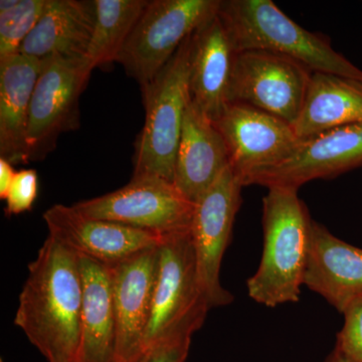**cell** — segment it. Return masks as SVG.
<instances>
[{"mask_svg":"<svg viewBox=\"0 0 362 362\" xmlns=\"http://www.w3.org/2000/svg\"><path fill=\"white\" fill-rule=\"evenodd\" d=\"M235 47L218 13L192 35L189 84L192 103L216 121L228 104Z\"/></svg>","mask_w":362,"mask_h":362,"instance_id":"obj_15","label":"cell"},{"mask_svg":"<svg viewBox=\"0 0 362 362\" xmlns=\"http://www.w3.org/2000/svg\"><path fill=\"white\" fill-rule=\"evenodd\" d=\"M211 307L201 289L190 230L166 235L158 247V271L143 349L192 337Z\"/></svg>","mask_w":362,"mask_h":362,"instance_id":"obj_5","label":"cell"},{"mask_svg":"<svg viewBox=\"0 0 362 362\" xmlns=\"http://www.w3.org/2000/svg\"><path fill=\"white\" fill-rule=\"evenodd\" d=\"M243 187L242 181L228 166L194 204L190 235L199 285L211 308L226 306L233 300L232 293L221 285L220 273L242 202Z\"/></svg>","mask_w":362,"mask_h":362,"instance_id":"obj_10","label":"cell"},{"mask_svg":"<svg viewBox=\"0 0 362 362\" xmlns=\"http://www.w3.org/2000/svg\"><path fill=\"white\" fill-rule=\"evenodd\" d=\"M73 206L87 218L162 235L189 232L194 211L173 182L151 175L133 176L125 187Z\"/></svg>","mask_w":362,"mask_h":362,"instance_id":"obj_7","label":"cell"},{"mask_svg":"<svg viewBox=\"0 0 362 362\" xmlns=\"http://www.w3.org/2000/svg\"><path fill=\"white\" fill-rule=\"evenodd\" d=\"M192 337L175 338L154 343L143 349L133 362H185L189 354Z\"/></svg>","mask_w":362,"mask_h":362,"instance_id":"obj_26","label":"cell"},{"mask_svg":"<svg viewBox=\"0 0 362 362\" xmlns=\"http://www.w3.org/2000/svg\"><path fill=\"white\" fill-rule=\"evenodd\" d=\"M362 166V122L301 140L294 153L275 168L252 176L246 185L299 189L305 183Z\"/></svg>","mask_w":362,"mask_h":362,"instance_id":"obj_12","label":"cell"},{"mask_svg":"<svg viewBox=\"0 0 362 362\" xmlns=\"http://www.w3.org/2000/svg\"><path fill=\"white\" fill-rule=\"evenodd\" d=\"M44 220L49 235L64 246L78 256L107 265L157 247L166 237L114 221L87 218L73 206L64 204L49 207Z\"/></svg>","mask_w":362,"mask_h":362,"instance_id":"obj_13","label":"cell"},{"mask_svg":"<svg viewBox=\"0 0 362 362\" xmlns=\"http://www.w3.org/2000/svg\"><path fill=\"white\" fill-rule=\"evenodd\" d=\"M313 71L275 52H238L233 63L228 103L249 105L294 126Z\"/></svg>","mask_w":362,"mask_h":362,"instance_id":"obj_9","label":"cell"},{"mask_svg":"<svg viewBox=\"0 0 362 362\" xmlns=\"http://www.w3.org/2000/svg\"><path fill=\"white\" fill-rule=\"evenodd\" d=\"M228 166V152L220 131L190 102L183 119L173 185L195 204Z\"/></svg>","mask_w":362,"mask_h":362,"instance_id":"obj_16","label":"cell"},{"mask_svg":"<svg viewBox=\"0 0 362 362\" xmlns=\"http://www.w3.org/2000/svg\"><path fill=\"white\" fill-rule=\"evenodd\" d=\"M326 362H349L346 361L344 356L340 354L339 351L337 349H334L332 352H331L330 356L327 357L326 359Z\"/></svg>","mask_w":362,"mask_h":362,"instance_id":"obj_28","label":"cell"},{"mask_svg":"<svg viewBox=\"0 0 362 362\" xmlns=\"http://www.w3.org/2000/svg\"><path fill=\"white\" fill-rule=\"evenodd\" d=\"M39 194V178L33 169L16 171L6 199V216H16L30 211Z\"/></svg>","mask_w":362,"mask_h":362,"instance_id":"obj_25","label":"cell"},{"mask_svg":"<svg viewBox=\"0 0 362 362\" xmlns=\"http://www.w3.org/2000/svg\"><path fill=\"white\" fill-rule=\"evenodd\" d=\"M158 247L109 264L116 319V362H133L142 352L158 271Z\"/></svg>","mask_w":362,"mask_h":362,"instance_id":"obj_14","label":"cell"},{"mask_svg":"<svg viewBox=\"0 0 362 362\" xmlns=\"http://www.w3.org/2000/svg\"><path fill=\"white\" fill-rule=\"evenodd\" d=\"M268 189L263 199V254L258 270L247 280V289L254 301L272 308L299 301L313 220L298 189Z\"/></svg>","mask_w":362,"mask_h":362,"instance_id":"obj_2","label":"cell"},{"mask_svg":"<svg viewBox=\"0 0 362 362\" xmlns=\"http://www.w3.org/2000/svg\"><path fill=\"white\" fill-rule=\"evenodd\" d=\"M304 285L322 296L340 313L362 294V249L338 239L312 221Z\"/></svg>","mask_w":362,"mask_h":362,"instance_id":"obj_17","label":"cell"},{"mask_svg":"<svg viewBox=\"0 0 362 362\" xmlns=\"http://www.w3.org/2000/svg\"><path fill=\"white\" fill-rule=\"evenodd\" d=\"M47 0L0 1V59L18 54L47 7Z\"/></svg>","mask_w":362,"mask_h":362,"instance_id":"obj_23","label":"cell"},{"mask_svg":"<svg viewBox=\"0 0 362 362\" xmlns=\"http://www.w3.org/2000/svg\"><path fill=\"white\" fill-rule=\"evenodd\" d=\"M83 279L75 252L49 235L28 266L14 324L49 362H78Z\"/></svg>","mask_w":362,"mask_h":362,"instance_id":"obj_1","label":"cell"},{"mask_svg":"<svg viewBox=\"0 0 362 362\" xmlns=\"http://www.w3.org/2000/svg\"><path fill=\"white\" fill-rule=\"evenodd\" d=\"M148 0H95L96 20L86 61L94 71L117 62Z\"/></svg>","mask_w":362,"mask_h":362,"instance_id":"obj_22","label":"cell"},{"mask_svg":"<svg viewBox=\"0 0 362 362\" xmlns=\"http://www.w3.org/2000/svg\"><path fill=\"white\" fill-rule=\"evenodd\" d=\"M92 71L86 59H42L28 115V161L42 160L56 148L59 136L78 129V102Z\"/></svg>","mask_w":362,"mask_h":362,"instance_id":"obj_8","label":"cell"},{"mask_svg":"<svg viewBox=\"0 0 362 362\" xmlns=\"http://www.w3.org/2000/svg\"><path fill=\"white\" fill-rule=\"evenodd\" d=\"M42 59L18 54L0 59V157L25 164L28 126L33 90Z\"/></svg>","mask_w":362,"mask_h":362,"instance_id":"obj_18","label":"cell"},{"mask_svg":"<svg viewBox=\"0 0 362 362\" xmlns=\"http://www.w3.org/2000/svg\"><path fill=\"white\" fill-rule=\"evenodd\" d=\"M16 173L13 164L0 157V199H6Z\"/></svg>","mask_w":362,"mask_h":362,"instance_id":"obj_27","label":"cell"},{"mask_svg":"<svg viewBox=\"0 0 362 362\" xmlns=\"http://www.w3.org/2000/svg\"><path fill=\"white\" fill-rule=\"evenodd\" d=\"M218 16L237 52H275L313 73L362 81V70L335 51L329 40L305 30L272 0H221Z\"/></svg>","mask_w":362,"mask_h":362,"instance_id":"obj_3","label":"cell"},{"mask_svg":"<svg viewBox=\"0 0 362 362\" xmlns=\"http://www.w3.org/2000/svg\"><path fill=\"white\" fill-rule=\"evenodd\" d=\"M362 122V81L333 74L313 73L299 118L300 140Z\"/></svg>","mask_w":362,"mask_h":362,"instance_id":"obj_21","label":"cell"},{"mask_svg":"<svg viewBox=\"0 0 362 362\" xmlns=\"http://www.w3.org/2000/svg\"><path fill=\"white\" fill-rule=\"evenodd\" d=\"M192 35L141 88L145 123L135 144V177L157 176L173 183L183 119L192 101L188 84Z\"/></svg>","mask_w":362,"mask_h":362,"instance_id":"obj_4","label":"cell"},{"mask_svg":"<svg viewBox=\"0 0 362 362\" xmlns=\"http://www.w3.org/2000/svg\"><path fill=\"white\" fill-rule=\"evenodd\" d=\"M83 279L78 362H116V319L110 267L78 256Z\"/></svg>","mask_w":362,"mask_h":362,"instance_id":"obj_20","label":"cell"},{"mask_svg":"<svg viewBox=\"0 0 362 362\" xmlns=\"http://www.w3.org/2000/svg\"><path fill=\"white\" fill-rule=\"evenodd\" d=\"M95 20V0H47L20 52L40 59L54 56L86 59Z\"/></svg>","mask_w":362,"mask_h":362,"instance_id":"obj_19","label":"cell"},{"mask_svg":"<svg viewBox=\"0 0 362 362\" xmlns=\"http://www.w3.org/2000/svg\"><path fill=\"white\" fill-rule=\"evenodd\" d=\"M214 123L244 187L252 176L289 158L301 142L291 124L246 104L228 103Z\"/></svg>","mask_w":362,"mask_h":362,"instance_id":"obj_11","label":"cell"},{"mask_svg":"<svg viewBox=\"0 0 362 362\" xmlns=\"http://www.w3.org/2000/svg\"><path fill=\"white\" fill-rule=\"evenodd\" d=\"M221 0H152L124 45L117 63L140 88L148 85L182 42L218 13Z\"/></svg>","mask_w":362,"mask_h":362,"instance_id":"obj_6","label":"cell"},{"mask_svg":"<svg viewBox=\"0 0 362 362\" xmlns=\"http://www.w3.org/2000/svg\"><path fill=\"white\" fill-rule=\"evenodd\" d=\"M344 323L337 335L335 349L349 362H362V294L343 311Z\"/></svg>","mask_w":362,"mask_h":362,"instance_id":"obj_24","label":"cell"}]
</instances>
